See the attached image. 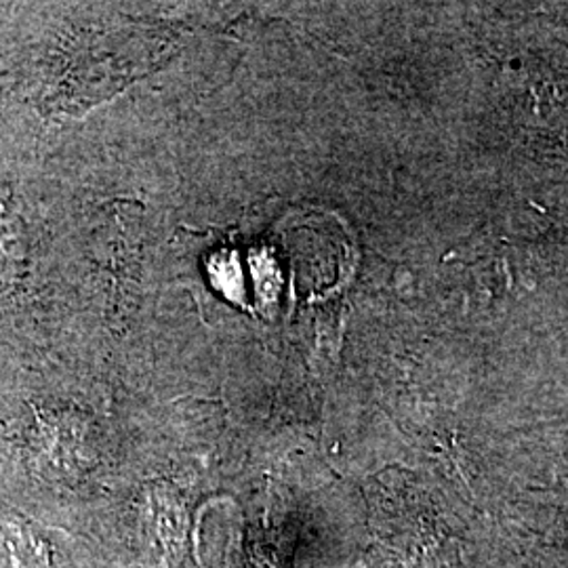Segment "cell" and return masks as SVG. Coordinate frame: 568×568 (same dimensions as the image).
<instances>
[{
  "label": "cell",
  "mask_w": 568,
  "mask_h": 568,
  "mask_svg": "<svg viewBox=\"0 0 568 568\" xmlns=\"http://www.w3.org/2000/svg\"><path fill=\"white\" fill-rule=\"evenodd\" d=\"M403 516V514H400ZM375 548L384 568H457L459 554L443 527L426 514H382Z\"/></svg>",
  "instance_id": "6da1fadb"
},
{
  "label": "cell",
  "mask_w": 568,
  "mask_h": 568,
  "mask_svg": "<svg viewBox=\"0 0 568 568\" xmlns=\"http://www.w3.org/2000/svg\"><path fill=\"white\" fill-rule=\"evenodd\" d=\"M0 541L18 568H51L49 548L41 537L18 520H0Z\"/></svg>",
  "instance_id": "7a4b0ae2"
},
{
  "label": "cell",
  "mask_w": 568,
  "mask_h": 568,
  "mask_svg": "<svg viewBox=\"0 0 568 568\" xmlns=\"http://www.w3.org/2000/svg\"><path fill=\"white\" fill-rule=\"evenodd\" d=\"M152 504H154V516H156V532L163 541L166 560L173 562L175 556L182 551L183 537H185V514L180 508V504L166 493L154 495Z\"/></svg>",
  "instance_id": "3957f363"
}]
</instances>
